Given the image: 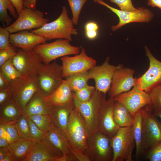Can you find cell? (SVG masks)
I'll return each instance as SVG.
<instances>
[{
  "label": "cell",
  "instance_id": "cell-1",
  "mask_svg": "<svg viewBox=\"0 0 161 161\" xmlns=\"http://www.w3.org/2000/svg\"><path fill=\"white\" fill-rule=\"evenodd\" d=\"M89 134L84 119L74 107L70 114L66 136L71 152L78 161H90L86 152Z\"/></svg>",
  "mask_w": 161,
  "mask_h": 161
},
{
  "label": "cell",
  "instance_id": "cell-2",
  "mask_svg": "<svg viewBox=\"0 0 161 161\" xmlns=\"http://www.w3.org/2000/svg\"><path fill=\"white\" fill-rule=\"evenodd\" d=\"M69 17L66 7H62L59 16L54 21L47 23L41 27L31 30L36 35L45 38L47 40L55 39H65L72 41V35H77V30Z\"/></svg>",
  "mask_w": 161,
  "mask_h": 161
},
{
  "label": "cell",
  "instance_id": "cell-3",
  "mask_svg": "<svg viewBox=\"0 0 161 161\" xmlns=\"http://www.w3.org/2000/svg\"><path fill=\"white\" fill-rule=\"evenodd\" d=\"M10 86L13 100L23 112L34 95L41 91L36 72L21 75L10 82Z\"/></svg>",
  "mask_w": 161,
  "mask_h": 161
},
{
  "label": "cell",
  "instance_id": "cell-4",
  "mask_svg": "<svg viewBox=\"0 0 161 161\" xmlns=\"http://www.w3.org/2000/svg\"><path fill=\"white\" fill-rule=\"evenodd\" d=\"M142 115V144L143 156L161 142V123L154 115L150 105L140 109Z\"/></svg>",
  "mask_w": 161,
  "mask_h": 161
},
{
  "label": "cell",
  "instance_id": "cell-5",
  "mask_svg": "<svg viewBox=\"0 0 161 161\" xmlns=\"http://www.w3.org/2000/svg\"><path fill=\"white\" fill-rule=\"evenodd\" d=\"M106 95L95 90L89 100L81 102L78 100L74 92L75 107L84 119L89 134L97 130L99 110L106 99Z\"/></svg>",
  "mask_w": 161,
  "mask_h": 161
},
{
  "label": "cell",
  "instance_id": "cell-6",
  "mask_svg": "<svg viewBox=\"0 0 161 161\" xmlns=\"http://www.w3.org/2000/svg\"><path fill=\"white\" fill-rule=\"evenodd\" d=\"M112 161H132L135 145L132 126L120 127L112 138Z\"/></svg>",
  "mask_w": 161,
  "mask_h": 161
},
{
  "label": "cell",
  "instance_id": "cell-7",
  "mask_svg": "<svg viewBox=\"0 0 161 161\" xmlns=\"http://www.w3.org/2000/svg\"><path fill=\"white\" fill-rule=\"evenodd\" d=\"M70 41L58 39L51 43L38 44L33 50L40 56L44 63L48 64L59 58L80 53V48L72 45Z\"/></svg>",
  "mask_w": 161,
  "mask_h": 161
},
{
  "label": "cell",
  "instance_id": "cell-8",
  "mask_svg": "<svg viewBox=\"0 0 161 161\" xmlns=\"http://www.w3.org/2000/svg\"><path fill=\"white\" fill-rule=\"evenodd\" d=\"M86 152L90 161H112V138L97 130L89 134Z\"/></svg>",
  "mask_w": 161,
  "mask_h": 161
},
{
  "label": "cell",
  "instance_id": "cell-9",
  "mask_svg": "<svg viewBox=\"0 0 161 161\" xmlns=\"http://www.w3.org/2000/svg\"><path fill=\"white\" fill-rule=\"evenodd\" d=\"M37 74L40 89L44 96L53 92L63 80L61 66L55 61L48 64L43 63Z\"/></svg>",
  "mask_w": 161,
  "mask_h": 161
},
{
  "label": "cell",
  "instance_id": "cell-10",
  "mask_svg": "<svg viewBox=\"0 0 161 161\" xmlns=\"http://www.w3.org/2000/svg\"><path fill=\"white\" fill-rule=\"evenodd\" d=\"M44 13L36 9L24 7L16 20L5 28L10 33L38 29L49 21Z\"/></svg>",
  "mask_w": 161,
  "mask_h": 161
},
{
  "label": "cell",
  "instance_id": "cell-11",
  "mask_svg": "<svg viewBox=\"0 0 161 161\" xmlns=\"http://www.w3.org/2000/svg\"><path fill=\"white\" fill-rule=\"evenodd\" d=\"M62 61V75L63 78L73 75L89 71L95 66L96 61L86 54L84 48L80 53L73 56H66L61 58Z\"/></svg>",
  "mask_w": 161,
  "mask_h": 161
},
{
  "label": "cell",
  "instance_id": "cell-12",
  "mask_svg": "<svg viewBox=\"0 0 161 161\" xmlns=\"http://www.w3.org/2000/svg\"><path fill=\"white\" fill-rule=\"evenodd\" d=\"M24 161H64L61 153L45 136L33 141Z\"/></svg>",
  "mask_w": 161,
  "mask_h": 161
},
{
  "label": "cell",
  "instance_id": "cell-13",
  "mask_svg": "<svg viewBox=\"0 0 161 161\" xmlns=\"http://www.w3.org/2000/svg\"><path fill=\"white\" fill-rule=\"evenodd\" d=\"M96 2L110 9L118 17V23L112 26L111 28L113 31H115L123 26L131 23H148L152 20L154 16V14L151 10L143 7L137 8V10L135 11H127L112 7L102 0H97Z\"/></svg>",
  "mask_w": 161,
  "mask_h": 161
},
{
  "label": "cell",
  "instance_id": "cell-14",
  "mask_svg": "<svg viewBox=\"0 0 161 161\" xmlns=\"http://www.w3.org/2000/svg\"><path fill=\"white\" fill-rule=\"evenodd\" d=\"M122 66L110 64L109 58L107 57L102 64L91 69L88 72L91 79L94 80L96 90L106 94L110 88L115 71Z\"/></svg>",
  "mask_w": 161,
  "mask_h": 161
},
{
  "label": "cell",
  "instance_id": "cell-15",
  "mask_svg": "<svg viewBox=\"0 0 161 161\" xmlns=\"http://www.w3.org/2000/svg\"><path fill=\"white\" fill-rule=\"evenodd\" d=\"M114 99L122 103L134 117L142 108L151 104L148 93L141 89L137 84L131 90L120 94Z\"/></svg>",
  "mask_w": 161,
  "mask_h": 161
},
{
  "label": "cell",
  "instance_id": "cell-16",
  "mask_svg": "<svg viewBox=\"0 0 161 161\" xmlns=\"http://www.w3.org/2000/svg\"><path fill=\"white\" fill-rule=\"evenodd\" d=\"M146 54L149 61L148 70L137 78V84L142 90L148 93L161 83V62L151 54L148 48L145 47Z\"/></svg>",
  "mask_w": 161,
  "mask_h": 161
},
{
  "label": "cell",
  "instance_id": "cell-17",
  "mask_svg": "<svg viewBox=\"0 0 161 161\" xmlns=\"http://www.w3.org/2000/svg\"><path fill=\"white\" fill-rule=\"evenodd\" d=\"M134 71L123 66L117 69L112 78L108 93L109 97L117 95L129 91L137 84V78H134Z\"/></svg>",
  "mask_w": 161,
  "mask_h": 161
},
{
  "label": "cell",
  "instance_id": "cell-18",
  "mask_svg": "<svg viewBox=\"0 0 161 161\" xmlns=\"http://www.w3.org/2000/svg\"><path fill=\"white\" fill-rule=\"evenodd\" d=\"M13 65L22 75L37 72L43 64L40 56L33 49L17 50L16 54L12 58Z\"/></svg>",
  "mask_w": 161,
  "mask_h": 161
},
{
  "label": "cell",
  "instance_id": "cell-19",
  "mask_svg": "<svg viewBox=\"0 0 161 161\" xmlns=\"http://www.w3.org/2000/svg\"><path fill=\"white\" fill-rule=\"evenodd\" d=\"M114 98L105 99L101 106L99 114L97 130L112 138L120 127L114 122L113 107Z\"/></svg>",
  "mask_w": 161,
  "mask_h": 161
},
{
  "label": "cell",
  "instance_id": "cell-20",
  "mask_svg": "<svg viewBox=\"0 0 161 161\" xmlns=\"http://www.w3.org/2000/svg\"><path fill=\"white\" fill-rule=\"evenodd\" d=\"M43 98L46 104L51 107H75L74 92L66 80H63L53 92L47 95H43Z\"/></svg>",
  "mask_w": 161,
  "mask_h": 161
},
{
  "label": "cell",
  "instance_id": "cell-21",
  "mask_svg": "<svg viewBox=\"0 0 161 161\" xmlns=\"http://www.w3.org/2000/svg\"><path fill=\"white\" fill-rule=\"evenodd\" d=\"M45 137L61 153L64 161H78L71 152L68 140L65 135L54 125Z\"/></svg>",
  "mask_w": 161,
  "mask_h": 161
},
{
  "label": "cell",
  "instance_id": "cell-22",
  "mask_svg": "<svg viewBox=\"0 0 161 161\" xmlns=\"http://www.w3.org/2000/svg\"><path fill=\"white\" fill-rule=\"evenodd\" d=\"M47 39L27 30L10 33V42L14 47L25 50L33 49L37 45L45 43Z\"/></svg>",
  "mask_w": 161,
  "mask_h": 161
},
{
  "label": "cell",
  "instance_id": "cell-23",
  "mask_svg": "<svg viewBox=\"0 0 161 161\" xmlns=\"http://www.w3.org/2000/svg\"><path fill=\"white\" fill-rule=\"evenodd\" d=\"M44 95L40 91L36 92L30 100L24 112L27 116L37 114H49L52 107L44 100Z\"/></svg>",
  "mask_w": 161,
  "mask_h": 161
},
{
  "label": "cell",
  "instance_id": "cell-24",
  "mask_svg": "<svg viewBox=\"0 0 161 161\" xmlns=\"http://www.w3.org/2000/svg\"><path fill=\"white\" fill-rule=\"evenodd\" d=\"M33 140L19 138L9 144L8 147L14 161H24L31 148Z\"/></svg>",
  "mask_w": 161,
  "mask_h": 161
},
{
  "label": "cell",
  "instance_id": "cell-25",
  "mask_svg": "<svg viewBox=\"0 0 161 161\" xmlns=\"http://www.w3.org/2000/svg\"><path fill=\"white\" fill-rule=\"evenodd\" d=\"M61 107L51 108L49 114L55 126L66 136V132L71 110L74 108Z\"/></svg>",
  "mask_w": 161,
  "mask_h": 161
},
{
  "label": "cell",
  "instance_id": "cell-26",
  "mask_svg": "<svg viewBox=\"0 0 161 161\" xmlns=\"http://www.w3.org/2000/svg\"><path fill=\"white\" fill-rule=\"evenodd\" d=\"M24 112L13 99L0 105V122L16 121Z\"/></svg>",
  "mask_w": 161,
  "mask_h": 161
},
{
  "label": "cell",
  "instance_id": "cell-27",
  "mask_svg": "<svg viewBox=\"0 0 161 161\" xmlns=\"http://www.w3.org/2000/svg\"><path fill=\"white\" fill-rule=\"evenodd\" d=\"M114 122L120 127L132 126L134 117L128 109L121 103L115 101L113 107Z\"/></svg>",
  "mask_w": 161,
  "mask_h": 161
},
{
  "label": "cell",
  "instance_id": "cell-28",
  "mask_svg": "<svg viewBox=\"0 0 161 161\" xmlns=\"http://www.w3.org/2000/svg\"><path fill=\"white\" fill-rule=\"evenodd\" d=\"M142 115L140 110L134 116L132 125L133 133L136 146L135 157L138 160L143 156L142 144Z\"/></svg>",
  "mask_w": 161,
  "mask_h": 161
},
{
  "label": "cell",
  "instance_id": "cell-29",
  "mask_svg": "<svg viewBox=\"0 0 161 161\" xmlns=\"http://www.w3.org/2000/svg\"><path fill=\"white\" fill-rule=\"evenodd\" d=\"M65 78L74 92L80 90L88 85V81L91 79L88 71L83 73L70 75Z\"/></svg>",
  "mask_w": 161,
  "mask_h": 161
},
{
  "label": "cell",
  "instance_id": "cell-30",
  "mask_svg": "<svg viewBox=\"0 0 161 161\" xmlns=\"http://www.w3.org/2000/svg\"><path fill=\"white\" fill-rule=\"evenodd\" d=\"M150 106L154 115L156 116L161 112V85H159L152 89L148 93Z\"/></svg>",
  "mask_w": 161,
  "mask_h": 161
},
{
  "label": "cell",
  "instance_id": "cell-31",
  "mask_svg": "<svg viewBox=\"0 0 161 161\" xmlns=\"http://www.w3.org/2000/svg\"><path fill=\"white\" fill-rule=\"evenodd\" d=\"M0 68V71L10 83L20 77L22 75L13 65L12 58L6 62Z\"/></svg>",
  "mask_w": 161,
  "mask_h": 161
},
{
  "label": "cell",
  "instance_id": "cell-32",
  "mask_svg": "<svg viewBox=\"0 0 161 161\" xmlns=\"http://www.w3.org/2000/svg\"><path fill=\"white\" fill-rule=\"evenodd\" d=\"M29 117L38 127L45 133L54 125L49 114H37Z\"/></svg>",
  "mask_w": 161,
  "mask_h": 161
},
{
  "label": "cell",
  "instance_id": "cell-33",
  "mask_svg": "<svg viewBox=\"0 0 161 161\" xmlns=\"http://www.w3.org/2000/svg\"><path fill=\"white\" fill-rule=\"evenodd\" d=\"M27 115L24 113L16 121V124L19 138L32 140L27 119Z\"/></svg>",
  "mask_w": 161,
  "mask_h": 161
},
{
  "label": "cell",
  "instance_id": "cell-34",
  "mask_svg": "<svg viewBox=\"0 0 161 161\" xmlns=\"http://www.w3.org/2000/svg\"><path fill=\"white\" fill-rule=\"evenodd\" d=\"M87 0H67L72 11V20L74 25L77 24L80 12Z\"/></svg>",
  "mask_w": 161,
  "mask_h": 161
},
{
  "label": "cell",
  "instance_id": "cell-35",
  "mask_svg": "<svg viewBox=\"0 0 161 161\" xmlns=\"http://www.w3.org/2000/svg\"><path fill=\"white\" fill-rule=\"evenodd\" d=\"M16 121L0 122V124L3 126L7 133L10 143L19 139L16 126Z\"/></svg>",
  "mask_w": 161,
  "mask_h": 161
},
{
  "label": "cell",
  "instance_id": "cell-36",
  "mask_svg": "<svg viewBox=\"0 0 161 161\" xmlns=\"http://www.w3.org/2000/svg\"><path fill=\"white\" fill-rule=\"evenodd\" d=\"M95 90V87L93 86L88 85L74 93L79 101L81 102H85L90 99Z\"/></svg>",
  "mask_w": 161,
  "mask_h": 161
},
{
  "label": "cell",
  "instance_id": "cell-37",
  "mask_svg": "<svg viewBox=\"0 0 161 161\" xmlns=\"http://www.w3.org/2000/svg\"><path fill=\"white\" fill-rule=\"evenodd\" d=\"M17 48L11 44L8 47L0 50V67L10 59L13 58L16 54Z\"/></svg>",
  "mask_w": 161,
  "mask_h": 161
},
{
  "label": "cell",
  "instance_id": "cell-38",
  "mask_svg": "<svg viewBox=\"0 0 161 161\" xmlns=\"http://www.w3.org/2000/svg\"><path fill=\"white\" fill-rule=\"evenodd\" d=\"M27 119L32 140H38L44 137L45 135V133L40 129L30 118L27 116Z\"/></svg>",
  "mask_w": 161,
  "mask_h": 161
},
{
  "label": "cell",
  "instance_id": "cell-39",
  "mask_svg": "<svg viewBox=\"0 0 161 161\" xmlns=\"http://www.w3.org/2000/svg\"><path fill=\"white\" fill-rule=\"evenodd\" d=\"M119 7L120 10L124 11H133L137 10L133 5L131 0H109Z\"/></svg>",
  "mask_w": 161,
  "mask_h": 161
},
{
  "label": "cell",
  "instance_id": "cell-40",
  "mask_svg": "<svg viewBox=\"0 0 161 161\" xmlns=\"http://www.w3.org/2000/svg\"><path fill=\"white\" fill-rule=\"evenodd\" d=\"M10 32L4 27H0V50L10 47Z\"/></svg>",
  "mask_w": 161,
  "mask_h": 161
},
{
  "label": "cell",
  "instance_id": "cell-41",
  "mask_svg": "<svg viewBox=\"0 0 161 161\" xmlns=\"http://www.w3.org/2000/svg\"><path fill=\"white\" fill-rule=\"evenodd\" d=\"M145 156L150 161H161V142L153 148Z\"/></svg>",
  "mask_w": 161,
  "mask_h": 161
},
{
  "label": "cell",
  "instance_id": "cell-42",
  "mask_svg": "<svg viewBox=\"0 0 161 161\" xmlns=\"http://www.w3.org/2000/svg\"><path fill=\"white\" fill-rule=\"evenodd\" d=\"M86 37L90 39H94L97 36L98 26L97 24L91 21L87 23L85 27Z\"/></svg>",
  "mask_w": 161,
  "mask_h": 161
},
{
  "label": "cell",
  "instance_id": "cell-43",
  "mask_svg": "<svg viewBox=\"0 0 161 161\" xmlns=\"http://www.w3.org/2000/svg\"><path fill=\"white\" fill-rule=\"evenodd\" d=\"M12 99L10 88L0 89V105Z\"/></svg>",
  "mask_w": 161,
  "mask_h": 161
},
{
  "label": "cell",
  "instance_id": "cell-44",
  "mask_svg": "<svg viewBox=\"0 0 161 161\" xmlns=\"http://www.w3.org/2000/svg\"><path fill=\"white\" fill-rule=\"evenodd\" d=\"M0 3L9 10L10 14L14 18H17L18 15L16 10L10 0H0Z\"/></svg>",
  "mask_w": 161,
  "mask_h": 161
},
{
  "label": "cell",
  "instance_id": "cell-45",
  "mask_svg": "<svg viewBox=\"0 0 161 161\" xmlns=\"http://www.w3.org/2000/svg\"><path fill=\"white\" fill-rule=\"evenodd\" d=\"M15 8L18 15L24 7V1L23 0H10Z\"/></svg>",
  "mask_w": 161,
  "mask_h": 161
},
{
  "label": "cell",
  "instance_id": "cell-46",
  "mask_svg": "<svg viewBox=\"0 0 161 161\" xmlns=\"http://www.w3.org/2000/svg\"><path fill=\"white\" fill-rule=\"evenodd\" d=\"M10 87V83L5 78L1 72L0 71V89Z\"/></svg>",
  "mask_w": 161,
  "mask_h": 161
},
{
  "label": "cell",
  "instance_id": "cell-47",
  "mask_svg": "<svg viewBox=\"0 0 161 161\" xmlns=\"http://www.w3.org/2000/svg\"><path fill=\"white\" fill-rule=\"evenodd\" d=\"M37 0H25L24 2V7L32 9H36Z\"/></svg>",
  "mask_w": 161,
  "mask_h": 161
},
{
  "label": "cell",
  "instance_id": "cell-48",
  "mask_svg": "<svg viewBox=\"0 0 161 161\" xmlns=\"http://www.w3.org/2000/svg\"><path fill=\"white\" fill-rule=\"evenodd\" d=\"M148 6L152 7H157L161 10V0H148Z\"/></svg>",
  "mask_w": 161,
  "mask_h": 161
},
{
  "label": "cell",
  "instance_id": "cell-49",
  "mask_svg": "<svg viewBox=\"0 0 161 161\" xmlns=\"http://www.w3.org/2000/svg\"><path fill=\"white\" fill-rule=\"evenodd\" d=\"M10 152L8 147L0 148V161L4 157Z\"/></svg>",
  "mask_w": 161,
  "mask_h": 161
},
{
  "label": "cell",
  "instance_id": "cell-50",
  "mask_svg": "<svg viewBox=\"0 0 161 161\" xmlns=\"http://www.w3.org/2000/svg\"><path fill=\"white\" fill-rule=\"evenodd\" d=\"M1 137L6 138L9 142V137L7 131L3 126L0 124V137Z\"/></svg>",
  "mask_w": 161,
  "mask_h": 161
},
{
  "label": "cell",
  "instance_id": "cell-51",
  "mask_svg": "<svg viewBox=\"0 0 161 161\" xmlns=\"http://www.w3.org/2000/svg\"><path fill=\"white\" fill-rule=\"evenodd\" d=\"M10 143L7 139L3 137H0V148L8 147Z\"/></svg>",
  "mask_w": 161,
  "mask_h": 161
},
{
  "label": "cell",
  "instance_id": "cell-52",
  "mask_svg": "<svg viewBox=\"0 0 161 161\" xmlns=\"http://www.w3.org/2000/svg\"><path fill=\"white\" fill-rule=\"evenodd\" d=\"M1 161H14L13 158L10 152L4 157Z\"/></svg>",
  "mask_w": 161,
  "mask_h": 161
},
{
  "label": "cell",
  "instance_id": "cell-53",
  "mask_svg": "<svg viewBox=\"0 0 161 161\" xmlns=\"http://www.w3.org/2000/svg\"><path fill=\"white\" fill-rule=\"evenodd\" d=\"M157 117H159L161 120V112L157 114L156 116Z\"/></svg>",
  "mask_w": 161,
  "mask_h": 161
},
{
  "label": "cell",
  "instance_id": "cell-54",
  "mask_svg": "<svg viewBox=\"0 0 161 161\" xmlns=\"http://www.w3.org/2000/svg\"><path fill=\"white\" fill-rule=\"evenodd\" d=\"M97 0H93L94 2L95 3L96 2V1H97Z\"/></svg>",
  "mask_w": 161,
  "mask_h": 161
},
{
  "label": "cell",
  "instance_id": "cell-55",
  "mask_svg": "<svg viewBox=\"0 0 161 161\" xmlns=\"http://www.w3.org/2000/svg\"><path fill=\"white\" fill-rule=\"evenodd\" d=\"M24 1L25 0H23Z\"/></svg>",
  "mask_w": 161,
  "mask_h": 161
}]
</instances>
